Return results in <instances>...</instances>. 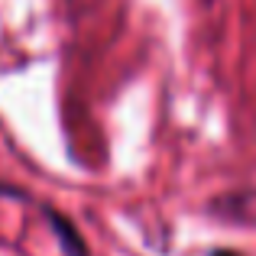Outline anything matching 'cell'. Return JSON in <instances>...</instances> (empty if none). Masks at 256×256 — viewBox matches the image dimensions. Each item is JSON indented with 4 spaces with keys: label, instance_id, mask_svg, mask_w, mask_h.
Wrapping results in <instances>:
<instances>
[{
    "label": "cell",
    "instance_id": "obj_1",
    "mask_svg": "<svg viewBox=\"0 0 256 256\" xmlns=\"http://www.w3.org/2000/svg\"><path fill=\"white\" fill-rule=\"evenodd\" d=\"M42 214H46V220H49V227H52V234H56V240H58V246H62L65 256H91L82 230L75 227V220L65 218L62 211H56L52 204H42Z\"/></svg>",
    "mask_w": 256,
    "mask_h": 256
},
{
    "label": "cell",
    "instance_id": "obj_2",
    "mask_svg": "<svg viewBox=\"0 0 256 256\" xmlns=\"http://www.w3.org/2000/svg\"><path fill=\"white\" fill-rule=\"evenodd\" d=\"M208 256H244V253L230 250V246H214V250H208Z\"/></svg>",
    "mask_w": 256,
    "mask_h": 256
}]
</instances>
